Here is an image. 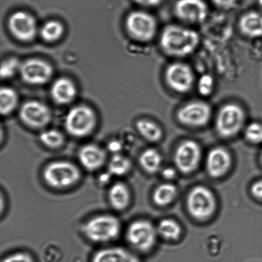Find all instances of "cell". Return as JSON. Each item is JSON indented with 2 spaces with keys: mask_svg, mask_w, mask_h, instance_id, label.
I'll use <instances>...</instances> for the list:
<instances>
[{
  "mask_svg": "<svg viewBox=\"0 0 262 262\" xmlns=\"http://www.w3.org/2000/svg\"><path fill=\"white\" fill-rule=\"evenodd\" d=\"M200 42L199 35L192 30L177 25L167 27L162 33V48L169 55L184 56L196 50Z\"/></svg>",
  "mask_w": 262,
  "mask_h": 262,
  "instance_id": "cell-1",
  "label": "cell"
},
{
  "mask_svg": "<svg viewBox=\"0 0 262 262\" xmlns=\"http://www.w3.org/2000/svg\"><path fill=\"white\" fill-rule=\"evenodd\" d=\"M121 230V222L119 218L110 214L92 217L82 227L84 237L96 244H106L116 240Z\"/></svg>",
  "mask_w": 262,
  "mask_h": 262,
  "instance_id": "cell-2",
  "label": "cell"
},
{
  "mask_svg": "<svg viewBox=\"0 0 262 262\" xmlns=\"http://www.w3.org/2000/svg\"><path fill=\"white\" fill-rule=\"evenodd\" d=\"M42 178L51 188L67 189L81 181V171L78 166L71 161H55L48 164L43 168Z\"/></svg>",
  "mask_w": 262,
  "mask_h": 262,
  "instance_id": "cell-3",
  "label": "cell"
},
{
  "mask_svg": "<svg viewBox=\"0 0 262 262\" xmlns=\"http://www.w3.org/2000/svg\"><path fill=\"white\" fill-rule=\"evenodd\" d=\"M96 124V114L91 107L86 106L74 107L66 118V129L75 138H85L91 135Z\"/></svg>",
  "mask_w": 262,
  "mask_h": 262,
  "instance_id": "cell-4",
  "label": "cell"
},
{
  "mask_svg": "<svg viewBox=\"0 0 262 262\" xmlns=\"http://www.w3.org/2000/svg\"><path fill=\"white\" fill-rule=\"evenodd\" d=\"M157 230L147 220H139L130 223L125 232L127 242L140 252H148L155 245Z\"/></svg>",
  "mask_w": 262,
  "mask_h": 262,
  "instance_id": "cell-5",
  "label": "cell"
},
{
  "mask_svg": "<svg viewBox=\"0 0 262 262\" xmlns=\"http://www.w3.org/2000/svg\"><path fill=\"white\" fill-rule=\"evenodd\" d=\"M245 114L239 106L228 104L221 109L216 120V129L223 137H232L242 129Z\"/></svg>",
  "mask_w": 262,
  "mask_h": 262,
  "instance_id": "cell-6",
  "label": "cell"
},
{
  "mask_svg": "<svg viewBox=\"0 0 262 262\" xmlns=\"http://www.w3.org/2000/svg\"><path fill=\"white\" fill-rule=\"evenodd\" d=\"M125 26L131 37L142 42L152 39L156 33L155 19L143 11L131 12L127 17Z\"/></svg>",
  "mask_w": 262,
  "mask_h": 262,
  "instance_id": "cell-7",
  "label": "cell"
},
{
  "mask_svg": "<svg viewBox=\"0 0 262 262\" xmlns=\"http://www.w3.org/2000/svg\"><path fill=\"white\" fill-rule=\"evenodd\" d=\"M187 203L189 212L198 220L207 219L214 213L215 209L214 194L203 186L194 187L190 192Z\"/></svg>",
  "mask_w": 262,
  "mask_h": 262,
  "instance_id": "cell-8",
  "label": "cell"
},
{
  "mask_svg": "<svg viewBox=\"0 0 262 262\" xmlns=\"http://www.w3.org/2000/svg\"><path fill=\"white\" fill-rule=\"evenodd\" d=\"M23 81L33 85L48 83L53 76L52 66L46 61L32 58L25 61L19 69Z\"/></svg>",
  "mask_w": 262,
  "mask_h": 262,
  "instance_id": "cell-9",
  "label": "cell"
},
{
  "mask_svg": "<svg viewBox=\"0 0 262 262\" xmlns=\"http://www.w3.org/2000/svg\"><path fill=\"white\" fill-rule=\"evenodd\" d=\"M19 117L27 126L40 129L47 126L51 120L50 109L42 102L32 101L26 102L20 110Z\"/></svg>",
  "mask_w": 262,
  "mask_h": 262,
  "instance_id": "cell-10",
  "label": "cell"
},
{
  "mask_svg": "<svg viewBox=\"0 0 262 262\" xmlns=\"http://www.w3.org/2000/svg\"><path fill=\"white\" fill-rule=\"evenodd\" d=\"M8 26L12 34L22 42H30L37 34V26L35 18L24 11H18L12 14Z\"/></svg>",
  "mask_w": 262,
  "mask_h": 262,
  "instance_id": "cell-11",
  "label": "cell"
},
{
  "mask_svg": "<svg viewBox=\"0 0 262 262\" xmlns=\"http://www.w3.org/2000/svg\"><path fill=\"white\" fill-rule=\"evenodd\" d=\"M167 83L173 91L186 93L193 85L194 76L190 67L182 63L171 64L166 72Z\"/></svg>",
  "mask_w": 262,
  "mask_h": 262,
  "instance_id": "cell-12",
  "label": "cell"
},
{
  "mask_svg": "<svg viewBox=\"0 0 262 262\" xmlns=\"http://www.w3.org/2000/svg\"><path fill=\"white\" fill-rule=\"evenodd\" d=\"M211 116V109L204 102H192L179 110L177 118L184 125L201 127L207 124Z\"/></svg>",
  "mask_w": 262,
  "mask_h": 262,
  "instance_id": "cell-13",
  "label": "cell"
},
{
  "mask_svg": "<svg viewBox=\"0 0 262 262\" xmlns=\"http://www.w3.org/2000/svg\"><path fill=\"white\" fill-rule=\"evenodd\" d=\"M201 158V150L193 141H184L177 149L174 161L177 168L185 173H191L197 168Z\"/></svg>",
  "mask_w": 262,
  "mask_h": 262,
  "instance_id": "cell-14",
  "label": "cell"
},
{
  "mask_svg": "<svg viewBox=\"0 0 262 262\" xmlns=\"http://www.w3.org/2000/svg\"><path fill=\"white\" fill-rule=\"evenodd\" d=\"M174 12L184 21L199 23L206 19L208 7L203 0H178Z\"/></svg>",
  "mask_w": 262,
  "mask_h": 262,
  "instance_id": "cell-15",
  "label": "cell"
},
{
  "mask_svg": "<svg viewBox=\"0 0 262 262\" xmlns=\"http://www.w3.org/2000/svg\"><path fill=\"white\" fill-rule=\"evenodd\" d=\"M79 163L89 171H96L102 168L107 161V153L104 148L94 143L81 146L78 151Z\"/></svg>",
  "mask_w": 262,
  "mask_h": 262,
  "instance_id": "cell-16",
  "label": "cell"
},
{
  "mask_svg": "<svg viewBox=\"0 0 262 262\" xmlns=\"http://www.w3.org/2000/svg\"><path fill=\"white\" fill-rule=\"evenodd\" d=\"M92 262H141L138 256L127 249L111 246L97 251Z\"/></svg>",
  "mask_w": 262,
  "mask_h": 262,
  "instance_id": "cell-17",
  "label": "cell"
},
{
  "mask_svg": "<svg viewBox=\"0 0 262 262\" xmlns=\"http://www.w3.org/2000/svg\"><path fill=\"white\" fill-rule=\"evenodd\" d=\"M231 157L228 151L222 148L213 149L208 154L207 171L213 177H222L227 173L231 166Z\"/></svg>",
  "mask_w": 262,
  "mask_h": 262,
  "instance_id": "cell-18",
  "label": "cell"
},
{
  "mask_svg": "<svg viewBox=\"0 0 262 262\" xmlns=\"http://www.w3.org/2000/svg\"><path fill=\"white\" fill-rule=\"evenodd\" d=\"M107 199L113 209L117 211H124L129 206L131 200L130 191L124 182L117 181L110 187Z\"/></svg>",
  "mask_w": 262,
  "mask_h": 262,
  "instance_id": "cell-19",
  "label": "cell"
},
{
  "mask_svg": "<svg viewBox=\"0 0 262 262\" xmlns=\"http://www.w3.org/2000/svg\"><path fill=\"white\" fill-rule=\"evenodd\" d=\"M77 91L75 84L68 78L57 79L51 87L52 98L59 104H68L75 99Z\"/></svg>",
  "mask_w": 262,
  "mask_h": 262,
  "instance_id": "cell-20",
  "label": "cell"
},
{
  "mask_svg": "<svg viewBox=\"0 0 262 262\" xmlns=\"http://www.w3.org/2000/svg\"><path fill=\"white\" fill-rule=\"evenodd\" d=\"M241 32L250 37H262V14L250 12L244 15L240 20Z\"/></svg>",
  "mask_w": 262,
  "mask_h": 262,
  "instance_id": "cell-21",
  "label": "cell"
},
{
  "mask_svg": "<svg viewBox=\"0 0 262 262\" xmlns=\"http://www.w3.org/2000/svg\"><path fill=\"white\" fill-rule=\"evenodd\" d=\"M132 163L127 156L122 153L113 154L107 161V171L113 177H122L130 171Z\"/></svg>",
  "mask_w": 262,
  "mask_h": 262,
  "instance_id": "cell-22",
  "label": "cell"
},
{
  "mask_svg": "<svg viewBox=\"0 0 262 262\" xmlns=\"http://www.w3.org/2000/svg\"><path fill=\"white\" fill-rule=\"evenodd\" d=\"M139 161L144 170L149 173H155L161 168L162 158L158 151L148 148L141 154Z\"/></svg>",
  "mask_w": 262,
  "mask_h": 262,
  "instance_id": "cell-23",
  "label": "cell"
},
{
  "mask_svg": "<svg viewBox=\"0 0 262 262\" xmlns=\"http://www.w3.org/2000/svg\"><path fill=\"white\" fill-rule=\"evenodd\" d=\"M136 128L139 133L146 140L156 142L163 136V131L156 123L148 120H140L136 123Z\"/></svg>",
  "mask_w": 262,
  "mask_h": 262,
  "instance_id": "cell-24",
  "label": "cell"
},
{
  "mask_svg": "<svg viewBox=\"0 0 262 262\" xmlns=\"http://www.w3.org/2000/svg\"><path fill=\"white\" fill-rule=\"evenodd\" d=\"M0 112L2 115L11 114L17 107L18 96L16 92L9 87H3L0 92Z\"/></svg>",
  "mask_w": 262,
  "mask_h": 262,
  "instance_id": "cell-25",
  "label": "cell"
},
{
  "mask_svg": "<svg viewBox=\"0 0 262 262\" xmlns=\"http://www.w3.org/2000/svg\"><path fill=\"white\" fill-rule=\"evenodd\" d=\"M39 140L46 148L51 150H57L65 143V136L60 131L49 129L40 133Z\"/></svg>",
  "mask_w": 262,
  "mask_h": 262,
  "instance_id": "cell-26",
  "label": "cell"
},
{
  "mask_svg": "<svg viewBox=\"0 0 262 262\" xmlns=\"http://www.w3.org/2000/svg\"><path fill=\"white\" fill-rule=\"evenodd\" d=\"M177 194L176 187L171 184H163L157 187L154 192L153 199L160 206L168 205L173 201Z\"/></svg>",
  "mask_w": 262,
  "mask_h": 262,
  "instance_id": "cell-27",
  "label": "cell"
},
{
  "mask_svg": "<svg viewBox=\"0 0 262 262\" xmlns=\"http://www.w3.org/2000/svg\"><path fill=\"white\" fill-rule=\"evenodd\" d=\"M64 28L61 23L57 20H50L42 26L40 30V35L46 42H54L62 37Z\"/></svg>",
  "mask_w": 262,
  "mask_h": 262,
  "instance_id": "cell-28",
  "label": "cell"
},
{
  "mask_svg": "<svg viewBox=\"0 0 262 262\" xmlns=\"http://www.w3.org/2000/svg\"><path fill=\"white\" fill-rule=\"evenodd\" d=\"M158 231L166 239L176 240L181 235V228L176 221L166 219L159 223Z\"/></svg>",
  "mask_w": 262,
  "mask_h": 262,
  "instance_id": "cell-29",
  "label": "cell"
},
{
  "mask_svg": "<svg viewBox=\"0 0 262 262\" xmlns=\"http://www.w3.org/2000/svg\"><path fill=\"white\" fill-rule=\"evenodd\" d=\"M20 65L16 58H10L4 61L1 66V77L2 79L11 78L17 71L19 70Z\"/></svg>",
  "mask_w": 262,
  "mask_h": 262,
  "instance_id": "cell-30",
  "label": "cell"
},
{
  "mask_svg": "<svg viewBox=\"0 0 262 262\" xmlns=\"http://www.w3.org/2000/svg\"><path fill=\"white\" fill-rule=\"evenodd\" d=\"M246 138L253 143L262 142V125L258 122H253L246 128Z\"/></svg>",
  "mask_w": 262,
  "mask_h": 262,
  "instance_id": "cell-31",
  "label": "cell"
},
{
  "mask_svg": "<svg viewBox=\"0 0 262 262\" xmlns=\"http://www.w3.org/2000/svg\"><path fill=\"white\" fill-rule=\"evenodd\" d=\"M214 88V79L210 75H204L199 82V91L203 96H209Z\"/></svg>",
  "mask_w": 262,
  "mask_h": 262,
  "instance_id": "cell-32",
  "label": "cell"
},
{
  "mask_svg": "<svg viewBox=\"0 0 262 262\" xmlns=\"http://www.w3.org/2000/svg\"><path fill=\"white\" fill-rule=\"evenodd\" d=\"M2 262H35L29 253L19 251L8 255Z\"/></svg>",
  "mask_w": 262,
  "mask_h": 262,
  "instance_id": "cell-33",
  "label": "cell"
},
{
  "mask_svg": "<svg viewBox=\"0 0 262 262\" xmlns=\"http://www.w3.org/2000/svg\"><path fill=\"white\" fill-rule=\"evenodd\" d=\"M212 2L216 6L223 9L228 10L235 6L237 0H212Z\"/></svg>",
  "mask_w": 262,
  "mask_h": 262,
  "instance_id": "cell-34",
  "label": "cell"
},
{
  "mask_svg": "<svg viewBox=\"0 0 262 262\" xmlns=\"http://www.w3.org/2000/svg\"><path fill=\"white\" fill-rule=\"evenodd\" d=\"M107 149L113 154H120L123 149V145L120 141L118 140H112L107 144Z\"/></svg>",
  "mask_w": 262,
  "mask_h": 262,
  "instance_id": "cell-35",
  "label": "cell"
},
{
  "mask_svg": "<svg viewBox=\"0 0 262 262\" xmlns=\"http://www.w3.org/2000/svg\"><path fill=\"white\" fill-rule=\"evenodd\" d=\"M251 192L254 196L262 200V181L255 182L251 187Z\"/></svg>",
  "mask_w": 262,
  "mask_h": 262,
  "instance_id": "cell-36",
  "label": "cell"
},
{
  "mask_svg": "<svg viewBox=\"0 0 262 262\" xmlns=\"http://www.w3.org/2000/svg\"><path fill=\"white\" fill-rule=\"evenodd\" d=\"M137 4L145 7H154L160 4L163 0H135Z\"/></svg>",
  "mask_w": 262,
  "mask_h": 262,
  "instance_id": "cell-37",
  "label": "cell"
},
{
  "mask_svg": "<svg viewBox=\"0 0 262 262\" xmlns=\"http://www.w3.org/2000/svg\"><path fill=\"white\" fill-rule=\"evenodd\" d=\"M163 176L167 179H173L176 176V171L173 168H166L163 170Z\"/></svg>",
  "mask_w": 262,
  "mask_h": 262,
  "instance_id": "cell-38",
  "label": "cell"
},
{
  "mask_svg": "<svg viewBox=\"0 0 262 262\" xmlns=\"http://www.w3.org/2000/svg\"><path fill=\"white\" fill-rule=\"evenodd\" d=\"M259 7L261 8V9L262 10V0H258Z\"/></svg>",
  "mask_w": 262,
  "mask_h": 262,
  "instance_id": "cell-39",
  "label": "cell"
},
{
  "mask_svg": "<svg viewBox=\"0 0 262 262\" xmlns=\"http://www.w3.org/2000/svg\"><path fill=\"white\" fill-rule=\"evenodd\" d=\"M261 162H262V154H261Z\"/></svg>",
  "mask_w": 262,
  "mask_h": 262,
  "instance_id": "cell-40",
  "label": "cell"
}]
</instances>
